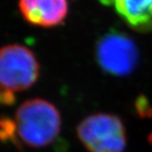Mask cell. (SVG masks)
I'll list each match as a JSON object with an SVG mask.
<instances>
[{
  "label": "cell",
  "mask_w": 152,
  "mask_h": 152,
  "mask_svg": "<svg viewBox=\"0 0 152 152\" xmlns=\"http://www.w3.org/2000/svg\"><path fill=\"white\" fill-rule=\"evenodd\" d=\"M17 134L23 142L32 148L51 144L59 136L61 117L57 107L40 98L24 102L15 115Z\"/></svg>",
  "instance_id": "1"
},
{
  "label": "cell",
  "mask_w": 152,
  "mask_h": 152,
  "mask_svg": "<svg viewBox=\"0 0 152 152\" xmlns=\"http://www.w3.org/2000/svg\"><path fill=\"white\" fill-rule=\"evenodd\" d=\"M77 136L89 152H124L126 136L124 123L117 115L98 113L78 125Z\"/></svg>",
  "instance_id": "2"
},
{
  "label": "cell",
  "mask_w": 152,
  "mask_h": 152,
  "mask_svg": "<svg viewBox=\"0 0 152 152\" xmlns=\"http://www.w3.org/2000/svg\"><path fill=\"white\" fill-rule=\"evenodd\" d=\"M95 58L104 72L123 77L136 69L139 54L136 42L131 37L123 31L110 29L97 40Z\"/></svg>",
  "instance_id": "3"
},
{
  "label": "cell",
  "mask_w": 152,
  "mask_h": 152,
  "mask_svg": "<svg viewBox=\"0 0 152 152\" xmlns=\"http://www.w3.org/2000/svg\"><path fill=\"white\" fill-rule=\"evenodd\" d=\"M39 75V64L29 49L17 44L0 49V86L12 92L24 91Z\"/></svg>",
  "instance_id": "4"
},
{
  "label": "cell",
  "mask_w": 152,
  "mask_h": 152,
  "mask_svg": "<svg viewBox=\"0 0 152 152\" xmlns=\"http://www.w3.org/2000/svg\"><path fill=\"white\" fill-rule=\"evenodd\" d=\"M18 6L26 21L42 28L60 25L69 8L67 0H19Z\"/></svg>",
  "instance_id": "5"
},
{
  "label": "cell",
  "mask_w": 152,
  "mask_h": 152,
  "mask_svg": "<svg viewBox=\"0 0 152 152\" xmlns=\"http://www.w3.org/2000/svg\"><path fill=\"white\" fill-rule=\"evenodd\" d=\"M114 6L128 27L141 33L152 31V0H115Z\"/></svg>",
  "instance_id": "6"
},
{
  "label": "cell",
  "mask_w": 152,
  "mask_h": 152,
  "mask_svg": "<svg viewBox=\"0 0 152 152\" xmlns=\"http://www.w3.org/2000/svg\"><path fill=\"white\" fill-rule=\"evenodd\" d=\"M17 133V126L15 121L8 117L3 116L0 118V140H13L15 141Z\"/></svg>",
  "instance_id": "7"
},
{
  "label": "cell",
  "mask_w": 152,
  "mask_h": 152,
  "mask_svg": "<svg viewBox=\"0 0 152 152\" xmlns=\"http://www.w3.org/2000/svg\"><path fill=\"white\" fill-rule=\"evenodd\" d=\"M136 112L138 116L146 118L152 116V106L148 98L144 95H139L135 102Z\"/></svg>",
  "instance_id": "8"
},
{
  "label": "cell",
  "mask_w": 152,
  "mask_h": 152,
  "mask_svg": "<svg viewBox=\"0 0 152 152\" xmlns=\"http://www.w3.org/2000/svg\"><path fill=\"white\" fill-rule=\"evenodd\" d=\"M16 102V96L14 92L4 89L3 97H2V104L6 105H11Z\"/></svg>",
  "instance_id": "9"
},
{
  "label": "cell",
  "mask_w": 152,
  "mask_h": 152,
  "mask_svg": "<svg viewBox=\"0 0 152 152\" xmlns=\"http://www.w3.org/2000/svg\"><path fill=\"white\" fill-rule=\"evenodd\" d=\"M98 1L102 5L106 6V7H111L112 5L115 4V0H98Z\"/></svg>",
  "instance_id": "10"
},
{
  "label": "cell",
  "mask_w": 152,
  "mask_h": 152,
  "mask_svg": "<svg viewBox=\"0 0 152 152\" xmlns=\"http://www.w3.org/2000/svg\"><path fill=\"white\" fill-rule=\"evenodd\" d=\"M3 92H4V89L0 86V103L2 104V97H3Z\"/></svg>",
  "instance_id": "11"
},
{
  "label": "cell",
  "mask_w": 152,
  "mask_h": 152,
  "mask_svg": "<svg viewBox=\"0 0 152 152\" xmlns=\"http://www.w3.org/2000/svg\"><path fill=\"white\" fill-rule=\"evenodd\" d=\"M148 141H149V143L152 144V132H151V134L148 136Z\"/></svg>",
  "instance_id": "12"
}]
</instances>
